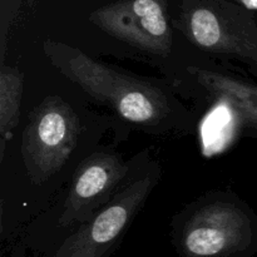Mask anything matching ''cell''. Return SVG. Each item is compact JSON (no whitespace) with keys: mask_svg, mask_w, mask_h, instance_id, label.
I'll return each mask as SVG.
<instances>
[{"mask_svg":"<svg viewBox=\"0 0 257 257\" xmlns=\"http://www.w3.org/2000/svg\"><path fill=\"white\" fill-rule=\"evenodd\" d=\"M156 181L157 176L148 173L115 193L92 220L68 240L64 246L67 256L97 257L103 248L112 245L141 210Z\"/></svg>","mask_w":257,"mask_h":257,"instance_id":"5b68a950","label":"cell"},{"mask_svg":"<svg viewBox=\"0 0 257 257\" xmlns=\"http://www.w3.org/2000/svg\"><path fill=\"white\" fill-rule=\"evenodd\" d=\"M23 82L20 69L3 65L0 73V130L3 136L9 135L19 122Z\"/></svg>","mask_w":257,"mask_h":257,"instance_id":"ba28073f","label":"cell"},{"mask_svg":"<svg viewBox=\"0 0 257 257\" xmlns=\"http://www.w3.org/2000/svg\"><path fill=\"white\" fill-rule=\"evenodd\" d=\"M186 225L185 247L198 257H212L236 247L250 232L247 215L228 202L205 206Z\"/></svg>","mask_w":257,"mask_h":257,"instance_id":"52a82bcc","label":"cell"},{"mask_svg":"<svg viewBox=\"0 0 257 257\" xmlns=\"http://www.w3.org/2000/svg\"><path fill=\"white\" fill-rule=\"evenodd\" d=\"M89 20L102 32L143 52L166 57L172 49L166 0H117L90 13Z\"/></svg>","mask_w":257,"mask_h":257,"instance_id":"277c9868","label":"cell"},{"mask_svg":"<svg viewBox=\"0 0 257 257\" xmlns=\"http://www.w3.org/2000/svg\"><path fill=\"white\" fill-rule=\"evenodd\" d=\"M231 2L241 5V7L245 8V9H247V10H250V12L257 13V0H231Z\"/></svg>","mask_w":257,"mask_h":257,"instance_id":"9c48e42d","label":"cell"},{"mask_svg":"<svg viewBox=\"0 0 257 257\" xmlns=\"http://www.w3.org/2000/svg\"><path fill=\"white\" fill-rule=\"evenodd\" d=\"M44 53L65 78L124 120L157 128L171 117L167 95L151 83L118 72L64 43L47 40Z\"/></svg>","mask_w":257,"mask_h":257,"instance_id":"6da1fadb","label":"cell"},{"mask_svg":"<svg viewBox=\"0 0 257 257\" xmlns=\"http://www.w3.org/2000/svg\"><path fill=\"white\" fill-rule=\"evenodd\" d=\"M79 119L63 98L47 97L23 132L22 156L32 182L40 185L64 166L77 146Z\"/></svg>","mask_w":257,"mask_h":257,"instance_id":"3957f363","label":"cell"},{"mask_svg":"<svg viewBox=\"0 0 257 257\" xmlns=\"http://www.w3.org/2000/svg\"><path fill=\"white\" fill-rule=\"evenodd\" d=\"M130 167L109 152H95L78 167L64 202L59 223L64 227L84 225L92 220L114 196L113 192L127 177Z\"/></svg>","mask_w":257,"mask_h":257,"instance_id":"8992f818","label":"cell"},{"mask_svg":"<svg viewBox=\"0 0 257 257\" xmlns=\"http://www.w3.org/2000/svg\"><path fill=\"white\" fill-rule=\"evenodd\" d=\"M173 24L205 52L257 63V22L231 0H183Z\"/></svg>","mask_w":257,"mask_h":257,"instance_id":"7a4b0ae2","label":"cell"}]
</instances>
